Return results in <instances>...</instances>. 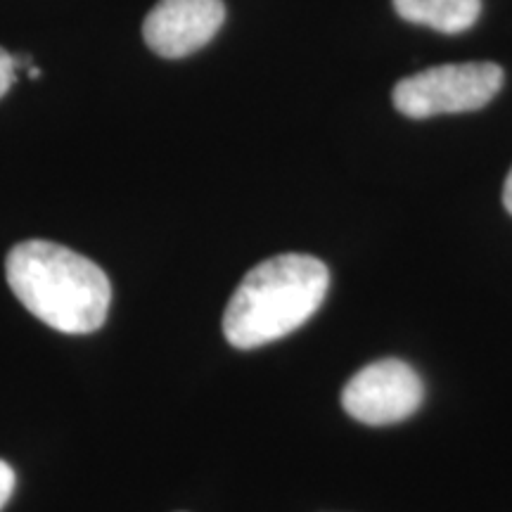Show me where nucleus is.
Instances as JSON below:
<instances>
[{
	"mask_svg": "<svg viewBox=\"0 0 512 512\" xmlns=\"http://www.w3.org/2000/svg\"><path fill=\"white\" fill-rule=\"evenodd\" d=\"M503 81V69L494 62L441 64L396 83L392 100L408 119L475 112L496 98Z\"/></svg>",
	"mask_w": 512,
	"mask_h": 512,
	"instance_id": "nucleus-3",
	"label": "nucleus"
},
{
	"mask_svg": "<svg viewBox=\"0 0 512 512\" xmlns=\"http://www.w3.org/2000/svg\"><path fill=\"white\" fill-rule=\"evenodd\" d=\"M17 79V67L15 57H12L8 50L0 48V98L10 91V86Z\"/></svg>",
	"mask_w": 512,
	"mask_h": 512,
	"instance_id": "nucleus-7",
	"label": "nucleus"
},
{
	"mask_svg": "<svg viewBox=\"0 0 512 512\" xmlns=\"http://www.w3.org/2000/svg\"><path fill=\"white\" fill-rule=\"evenodd\" d=\"M223 22V0H159L143 22L145 46L164 60H181L207 46Z\"/></svg>",
	"mask_w": 512,
	"mask_h": 512,
	"instance_id": "nucleus-5",
	"label": "nucleus"
},
{
	"mask_svg": "<svg viewBox=\"0 0 512 512\" xmlns=\"http://www.w3.org/2000/svg\"><path fill=\"white\" fill-rule=\"evenodd\" d=\"M330 271L309 254H280L254 266L223 313V335L235 349H256L294 332L328 297Z\"/></svg>",
	"mask_w": 512,
	"mask_h": 512,
	"instance_id": "nucleus-2",
	"label": "nucleus"
},
{
	"mask_svg": "<svg viewBox=\"0 0 512 512\" xmlns=\"http://www.w3.org/2000/svg\"><path fill=\"white\" fill-rule=\"evenodd\" d=\"M15 470L5 463V460H0V510L5 508V503L10 501L12 491H15Z\"/></svg>",
	"mask_w": 512,
	"mask_h": 512,
	"instance_id": "nucleus-8",
	"label": "nucleus"
},
{
	"mask_svg": "<svg viewBox=\"0 0 512 512\" xmlns=\"http://www.w3.org/2000/svg\"><path fill=\"white\" fill-rule=\"evenodd\" d=\"M425 399L420 375L399 361L382 358L351 377L342 392V406L363 425H394L418 411Z\"/></svg>",
	"mask_w": 512,
	"mask_h": 512,
	"instance_id": "nucleus-4",
	"label": "nucleus"
},
{
	"mask_svg": "<svg viewBox=\"0 0 512 512\" xmlns=\"http://www.w3.org/2000/svg\"><path fill=\"white\" fill-rule=\"evenodd\" d=\"M394 10L411 24H422L441 34H463L475 27L482 0H394Z\"/></svg>",
	"mask_w": 512,
	"mask_h": 512,
	"instance_id": "nucleus-6",
	"label": "nucleus"
},
{
	"mask_svg": "<svg viewBox=\"0 0 512 512\" xmlns=\"http://www.w3.org/2000/svg\"><path fill=\"white\" fill-rule=\"evenodd\" d=\"M503 204H505V209H508V214H512V169L503 185Z\"/></svg>",
	"mask_w": 512,
	"mask_h": 512,
	"instance_id": "nucleus-9",
	"label": "nucleus"
},
{
	"mask_svg": "<svg viewBox=\"0 0 512 512\" xmlns=\"http://www.w3.org/2000/svg\"><path fill=\"white\" fill-rule=\"evenodd\" d=\"M29 79H41V69L34 67V64L29 67Z\"/></svg>",
	"mask_w": 512,
	"mask_h": 512,
	"instance_id": "nucleus-10",
	"label": "nucleus"
},
{
	"mask_svg": "<svg viewBox=\"0 0 512 512\" xmlns=\"http://www.w3.org/2000/svg\"><path fill=\"white\" fill-rule=\"evenodd\" d=\"M5 275L24 309L64 335L95 332L110 313L112 285L105 271L55 242H19L10 249Z\"/></svg>",
	"mask_w": 512,
	"mask_h": 512,
	"instance_id": "nucleus-1",
	"label": "nucleus"
}]
</instances>
